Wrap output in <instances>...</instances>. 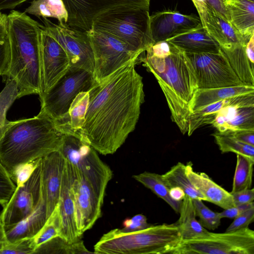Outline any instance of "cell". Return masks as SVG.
<instances>
[{"label":"cell","mask_w":254,"mask_h":254,"mask_svg":"<svg viewBox=\"0 0 254 254\" xmlns=\"http://www.w3.org/2000/svg\"><path fill=\"white\" fill-rule=\"evenodd\" d=\"M138 62H128L88 91L89 103L79 137L103 155L113 154L136 127L144 101Z\"/></svg>","instance_id":"obj_1"},{"label":"cell","mask_w":254,"mask_h":254,"mask_svg":"<svg viewBox=\"0 0 254 254\" xmlns=\"http://www.w3.org/2000/svg\"><path fill=\"white\" fill-rule=\"evenodd\" d=\"M170 44V49L161 55L146 51V54L140 56L138 62L142 63L157 79L165 95L171 119L184 134L187 132L190 105L198 86L194 69L187 54Z\"/></svg>","instance_id":"obj_2"},{"label":"cell","mask_w":254,"mask_h":254,"mask_svg":"<svg viewBox=\"0 0 254 254\" xmlns=\"http://www.w3.org/2000/svg\"><path fill=\"white\" fill-rule=\"evenodd\" d=\"M41 26L25 12L12 10L6 16L10 59L5 76L16 83L18 98L41 93Z\"/></svg>","instance_id":"obj_3"},{"label":"cell","mask_w":254,"mask_h":254,"mask_svg":"<svg viewBox=\"0 0 254 254\" xmlns=\"http://www.w3.org/2000/svg\"><path fill=\"white\" fill-rule=\"evenodd\" d=\"M64 133L43 111L32 118L9 121L0 137V161L9 174L18 165L59 151Z\"/></svg>","instance_id":"obj_4"},{"label":"cell","mask_w":254,"mask_h":254,"mask_svg":"<svg viewBox=\"0 0 254 254\" xmlns=\"http://www.w3.org/2000/svg\"><path fill=\"white\" fill-rule=\"evenodd\" d=\"M182 238L177 222L150 225L133 232L120 229L104 234L94 247V254H172L181 244Z\"/></svg>","instance_id":"obj_5"},{"label":"cell","mask_w":254,"mask_h":254,"mask_svg":"<svg viewBox=\"0 0 254 254\" xmlns=\"http://www.w3.org/2000/svg\"><path fill=\"white\" fill-rule=\"evenodd\" d=\"M91 29L109 33L142 53L154 44L148 9L122 7L111 10L96 18Z\"/></svg>","instance_id":"obj_6"},{"label":"cell","mask_w":254,"mask_h":254,"mask_svg":"<svg viewBox=\"0 0 254 254\" xmlns=\"http://www.w3.org/2000/svg\"><path fill=\"white\" fill-rule=\"evenodd\" d=\"M72 166L76 217L78 232L81 236L101 216L108 182L93 172Z\"/></svg>","instance_id":"obj_7"},{"label":"cell","mask_w":254,"mask_h":254,"mask_svg":"<svg viewBox=\"0 0 254 254\" xmlns=\"http://www.w3.org/2000/svg\"><path fill=\"white\" fill-rule=\"evenodd\" d=\"M92 72L70 66L65 73L46 92L40 96L41 110L56 122L65 119L77 95L89 91L95 83Z\"/></svg>","instance_id":"obj_8"},{"label":"cell","mask_w":254,"mask_h":254,"mask_svg":"<svg viewBox=\"0 0 254 254\" xmlns=\"http://www.w3.org/2000/svg\"><path fill=\"white\" fill-rule=\"evenodd\" d=\"M87 33L93 53V74L96 82L101 81L128 62L138 61L143 54L106 32L91 29Z\"/></svg>","instance_id":"obj_9"},{"label":"cell","mask_w":254,"mask_h":254,"mask_svg":"<svg viewBox=\"0 0 254 254\" xmlns=\"http://www.w3.org/2000/svg\"><path fill=\"white\" fill-rule=\"evenodd\" d=\"M254 254V232L248 227L196 239L182 240L173 254Z\"/></svg>","instance_id":"obj_10"},{"label":"cell","mask_w":254,"mask_h":254,"mask_svg":"<svg viewBox=\"0 0 254 254\" xmlns=\"http://www.w3.org/2000/svg\"><path fill=\"white\" fill-rule=\"evenodd\" d=\"M186 54L194 69L198 89L245 84L239 79L221 49L216 53Z\"/></svg>","instance_id":"obj_11"},{"label":"cell","mask_w":254,"mask_h":254,"mask_svg":"<svg viewBox=\"0 0 254 254\" xmlns=\"http://www.w3.org/2000/svg\"><path fill=\"white\" fill-rule=\"evenodd\" d=\"M43 27L65 50L70 66L83 68L93 73L94 56L87 32L69 27L65 23L55 24L48 18H40Z\"/></svg>","instance_id":"obj_12"},{"label":"cell","mask_w":254,"mask_h":254,"mask_svg":"<svg viewBox=\"0 0 254 254\" xmlns=\"http://www.w3.org/2000/svg\"><path fill=\"white\" fill-rule=\"evenodd\" d=\"M68 14L67 25L83 31L92 29L99 16L122 7L149 9L150 0H62Z\"/></svg>","instance_id":"obj_13"},{"label":"cell","mask_w":254,"mask_h":254,"mask_svg":"<svg viewBox=\"0 0 254 254\" xmlns=\"http://www.w3.org/2000/svg\"><path fill=\"white\" fill-rule=\"evenodd\" d=\"M41 161L23 185L16 189L0 214L4 228L17 223L37 207L42 195Z\"/></svg>","instance_id":"obj_14"},{"label":"cell","mask_w":254,"mask_h":254,"mask_svg":"<svg viewBox=\"0 0 254 254\" xmlns=\"http://www.w3.org/2000/svg\"><path fill=\"white\" fill-rule=\"evenodd\" d=\"M41 34V93L48 91L70 67L68 56L63 47L43 28Z\"/></svg>","instance_id":"obj_15"},{"label":"cell","mask_w":254,"mask_h":254,"mask_svg":"<svg viewBox=\"0 0 254 254\" xmlns=\"http://www.w3.org/2000/svg\"><path fill=\"white\" fill-rule=\"evenodd\" d=\"M201 24L199 16L196 15L184 14L171 9L150 15V27L154 44L194 29Z\"/></svg>","instance_id":"obj_16"},{"label":"cell","mask_w":254,"mask_h":254,"mask_svg":"<svg viewBox=\"0 0 254 254\" xmlns=\"http://www.w3.org/2000/svg\"><path fill=\"white\" fill-rule=\"evenodd\" d=\"M73 168L71 164L64 159L60 196L59 201L61 222V234L69 243L80 239L76 217L72 183Z\"/></svg>","instance_id":"obj_17"},{"label":"cell","mask_w":254,"mask_h":254,"mask_svg":"<svg viewBox=\"0 0 254 254\" xmlns=\"http://www.w3.org/2000/svg\"><path fill=\"white\" fill-rule=\"evenodd\" d=\"M64 158L59 151L42 158V191L48 218L59 203Z\"/></svg>","instance_id":"obj_18"},{"label":"cell","mask_w":254,"mask_h":254,"mask_svg":"<svg viewBox=\"0 0 254 254\" xmlns=\"http://www.w3.org/2000/svg\"><path fill=\"white\" fill-rule=\"evenodd\" d=\"M211 125L221 133L254 130V102L240 103L223 108Z\"/></svg>","instance_id":"obj_19"},{"label":"cell","mask_w":254,"mask_h":254,"mask_svg":"<svg viewBox=\"0 0 254 254\" xmlns=\"http://www.w3.org/2000/svg\"><path fill=\"white\" fill-rule=\"evenodd\" d=\"M186 173L192 185L205 197L206 201L224 209L236 206L230 192L217 184L206 174L194 171L191 162L186 165Z\"/></svg>","instance_id":"obj_20"},{"label":"cell","mask_w":254,"mask_h":254,"mask_svg":"<svg viewBox=\"0 0 254 254\" xmlns=\"http://www.w3.org/2000/svg\"><path fill=\"white\" fill-rule=\"evenodd\" d=\"M166 41L188 54L216 53L221 50L219 44L206 32L202 24Z\"/></svg>","instance_id":"obj_21"},{"label":"cell","mask_w":254,"mask_h":254,"mask_svg":"<svg viewBox=\"0 0 254 254\" xmlns=\"http://www.w3.org/2000/svg\"><path fill=\"white\" fill-rule=\"evenodd\" d=\"M229 22L247 41L254 34V1L223 0Z\"/></svg>","instance_id":"obj_22"},{"label":"cell","mask_w":254,"mask_h":254,"mask_svg":"<svg viewBox=\"0 0 254 254\" xmlns=\"http://www.w3.org/2000/svg\"><path fill=\"white\" fill-rule=\"evenodd\" d=\"M47 219L46 204L42 193L37 207L30 214L15 224L4 228L8 241L33 237Z\"/></svg>","instance_id":"obj_23"},{"label":"cell","mask_w":254,"mask_h":254,"mask_svg":"<svg viewBox=\"0 0 254 254\" xmlns=\"http://www.w3.org/2000/svg\"><path fill=\"white\" fill-rule=\"evenodd\" d=\"M254 94V86H240L211 89H198L190 105L191 114L211 103L236 96Z\"/></svg>","instance_id":"obj_24"},{"label":"cell","mask_w":254,"mask_h":254,"mask_svg":"<svg viewBox=\"0 0 254 254\" xmlns=\"http://www.w3.org/2000/svg\"><path fill=\"white\" fill-rule=\"evenodd\" d=\"M253 101L254 94H251L222 100L202 107L190 114L187 133L190 136L198 127L205 125L211 124L218 112L225 107Z\"/></svg>","instance_id":"obj_25"},{"label":"cell","mask_w":254,"mask_h":254,"mask_svg":"<svg viewBox=\"0 0 254 254\" xmlns=\"http://www.w3.org/2000/svg\"><path fill=\"white\" fill-rule=\"evenodd\" d=\"M180 218L176 222L183 240L199 239L206 236L209 231L196 218L192 199L185 195L182 200Z\"/></svg>","instance_id":"obj_26"},{"label":"cell","mask_w":254,"mask_h":254,"mask_svg":"<svg viewBox=\"0 0 254 254\" xmlns=\"http://www.w3.org/2000/svg\"><path fill=\"white\" fill-rule=\"evenodd\" d=\"M246 44L232 45L221 49L239 79L245 84L254 86V64L247 56Z\"/></svg>","instance_id":"obj_27"},{"label":"cell","mask_w":254,"mask_h":254,"mask_svg":"<svg viewBox=\"0 0 254 254\" xmlns=\"http://www.w3.org/2000/svg\"><path fill=\"white\" fill-rule=\"evenodd\" d=\"M199 15L202 26L206 32L216 40L220 47L225 44L219 24L221 15L213 9L207 0H191Z\"/></svg>","instance_id":"obj_28"},{"label":"cell","mask_w":254,"mask_h":254,"mask_svg":"<svg viewBox=\"0 0 254 254\" xmlns=\"http://www.w3.org/2000/svg\"><path fill=\"white\" fill-rule=\"evenodd\" d=\"M40 18H54L59 23H67L68 14L62 0H33L25 10Z\"/></svg>","instance_id":"obj_29"},{"label":"cell","mask_w":254,"mask_h":254,"mask_svg":"<svg viewBox=\"0 0 254 254\" xmlns=\"http://www.w3.org/2000/svg\"><path fill=\"white\" fill-rule=\"evenodd\" d=\"M132 177L163 199L176 212L179 213L182 201H177L171 198L169 192L170 189L163 180L161 175L145 171L139 174L133 175Z\"/></svg>","instance_id":"obj_30"},{"label":"cell","mask_w":254,"mask_h":254,"mask_svg":"<svg viewBox=\"0 0 254 254\" xmlns=\"http://www.w3.org/2000/svg\"><path fill=\"white\" fill-rule=\"evenodd\" d=\"M162 177L169 189L180 188L192 199H200L206 201L205 197L192 185L186 173V165L178 162Z\"/></svg>","instance_id":"obj_31"},{"label":"cell","mask_w":254,"mask_h":254,"mask_svg":"<svg viewBox=\"0 0 254 254\" xmlns=\"http://www.w3.org/2000/svg\"><path fill=\"white\" fill-rule=\"evenodd\" d=\"M88 103V91L81 92L75 97L68 111L66 122L70 133L79 137L85 122Z\"/></svg>","instance_id":"obj_32"},{"label":"cell","mask_w":254,"mask_h":254,"mask_svg":"<svg viewBox=\"0 0 254 254\" xmlns=\"http://www.w3.org/2000/svg\"><path fill=\"white\" fill-rule=\"evenodd\" d=\"M35 254H86L94 253L89 251L80 239L69 243L63 237L58 236L36 248L33 253Z\"/></svg>","instance_id":"obj_33"},{"label":"cell","mask_w":254,"mask_h":254,"mask_svg":"<svg viewBox=\"0 0 254 254\" xmlns=\"http://www.w3.org/2000/svg\"><path fill=\"white\" fill-rule=\"evenodd\" d=\"M254 164V158L237 154V163L230 193L251 189Z\"/></svg>","instance_id":"obj_34"},{"label":"cell","mask_w":254,"mask_h":254,"mask_svg":"<svg viewBox=\"0 0 254 254\" xmlns=\"http://www.w3.org/2000/svg\"><path fill=\"white\" fill-rule=\"evenodd\" d=\"M61 222L58 203L44 225L31 238L32 244L34 250L50 240L58 236H61Z\"/></svg>","instance_id":"obj_35"},{"label":"cell","mask_w":254,"mask_h":254,"mask_svg":"<svg viewBox=\"0 0 254 254\" xmlns=\"http://www.w3.org/2000/svg\"><path fill=\"white\" fill-rule=\"evenodd\" d=\"M222 153L233 152L254 158V146L245 143L227 133L213 134Z\"/></svg>","instance_id":"obj_36"},{"label":"cell","mask_w":254,"mask_h":254,"mask_svg":"<svg viewBox=\"0 0 254 254\" xmlns=\"http://www.w3.org/2000/svg\"><path fill=\"white\" fill-rule=\"evenodd\" d=\"M6 85L0 93V137L9 123L6 118L7 111L18 98L17 84L13 79L6 80Z\"/></svg>","instance_id":"obj_37"},{"label":"cell","mask_w":254,"mask_h":254,"mask_svg":"<svg viewBox=\"0 0 254 254\" xmlns=\"http://www.w3.org/2000/svg\"><path fill=\"white\" fill-rule=\"evenodd\" d=\"M196 216L199 218V222L205 228L211 230L217 229L220 224L221 218L218 212L210 209L200 199H192Z\"/></svg>","instance_id":"obj_38"},{"label":"cell","mask_w":254,"mask_h":254,"mask_svg":"<svg viewBox=\"0 0 254 254\" xmlns=\"http://www.w3.org/2000/svg\"><path fill=\"white\" fill-rule=\"evenodd\" d=\"M42 158L20 164L16 166L10 173V177L16 187L23 185L32 176L40 164Z\"/></svg>","instance_id":"obj_39"},{"label":"cell","mask_w":254,"mask_h":254,"mask_svg":"<svg viewBox=\"0 0 254 254\" xmlns=\"http://www.w3.org/2000/svg\"><path fill=\"white\" fill-rule=\"evenodd\" d=\"M16 189L9 173L0 161V205L7 204Z\"/></svg>","instance_id":"obj_40"},{"label":"cell","mask_w":254,"mask_h":254,"mask_svg":"<svg viewBox=\"0 0 254 254\" xmlns=\"http://www.w3.org/2000/svg\"><path fill=\"white\" fill-rule=\"evenodd\" d=\"M34 248L31 238L23 239L14 242H7L0 250V254H33Z\"/></svg>","instance_id":"obj_41"},{"label":"cell","mask_w":254,"mask_h":254,"mask_svg":"<svg viewBox=\"0 0 254 254\" xmlns=\"http://www.w3.org/2000/svg\"><path fill=\"white\" fill-rule=\"evenodd\" d=\"M10 59L9 41L6 33L0 35V75H5Z\"/></svg>","instance_id":"obj_42"},{"label":"cell","mask_w":254,"mask_h":254,"mask_svg":"<svg viewBox=\"0 0 254 254\" xmlns=\"http://www.w3.org/2000/svg\"><path fill=\"white\" fill-rule=\"evenodd\" d=\"M254 219V207H253L234 218V221L226 229V232L248 227L249 224L253 222Z\"/></svg>","instance_id":"obj_43"},{"label":"cell","mask_w":254,"mask_h":254,"mask_svg":"<svg viewBox=\"0 0 254 254\" xmlns=\"http://www.w3.org/2000/svg\"><path fill=\"white\" fill-rule=\"evenodd\" d=\"M123 232H130L145 229L150 226L147 222L146 217L142 214H137L130 219L125 220L123 223Z\"/></svg>","instance_id":"obj_44"},{"label":"cell","mask_w":254,"mask_h":254,"mask_svg":"<svg viewBox=\"0 0 254 254\" xmlns=\"http://www.w3.org/2000/svg\"><path fill=\"white\" fill-rule=\"evenodd\" d=\"M254 207V201L242 204H239L234 207L224 209L221 212H218L221 218H234L251 208Z\"/></svg>","instance_id":"obj_45"},{"label":"cell","mask_w":254,"mask_h":254,"mask_svg":"<svg viewBox=\"0 0 254 254\" xmlns=\"http://www.w3.org/2000/svg\"><path fill=\"white\" fill-rule=\"evenodd\" d=\"M235 205L250 203L254 201V189H249L231 193Z\"/></svg>","instance_id":"obj_46"},{"label":"cell","mask_w":254,"mask_h":254,"mask_svg":"<svg viewBox=\"0 0 254 254\" xmlns=\"http://www.w3.org/2000/svg\"><path fill=\"white\" fill-rule=\"evenodd\" d=\"M225 133L233 135L245 143L254 146V130H238Z\"/></svg>","instance_id":"obj_47"},{"label":"cell","mask_w":254,"mask_h":254,"mask_svg":"<svg viewBox=\"0 0 254 254\" xmlns=\"http://www.w3.org/2000/svg\"><path fill=\"white\" fill-rule=\"evenodd\" d=\"M207 0L213 8V9H215L224 19L229 22L224 5L223 3V0Z\"/></svg>","instance_id":"obj_48"},{"label":"cell","mask_w":254,"mask_h":254,"mask_svg":"<svg viewBox=\"0 0 254 254\" xmlns=\"http://www.w3.org/2000/svg\"><path fill=\"white\" fill-rule=\"evenodd\" d=\"M27 0H0V11L7 9H13Z\"/></svg>","instance_id":"obj_49"},{"label":"cell","mask_w":254,"mask_h":254,"mask_svg":"<svg viewBox=\"0 0 254 254\" xmlns=\"http://www.w3.org/2000/svg\"><path fill=\"white\" fill-rule=\"evenodd\" d=\"M246 53L247 56L251 62L254 63V34L252 35L246 45Z\"/></svg>","instance_id":"obj_50"},{"label":"cell","mask_w":254,"mask_h":254,"mask_svg":"<svg viewBox=\"0 0 254 254\" xmlns=\"http://www.w3.org/2000/svg\"><path fill=\"white\" fill-rule=\"evenodd\" d=\"M169 192L171 198L177 201H182L185 195L183 190L178 187L170 188Z\"/></svg>","instance_id":"obj_51"},{"label":"cell","mask_w":254,"mask_h":254,"mask_svg":"<svg viewBox=\"0 0 254 254\" xmlns=\"http://www.w3.org/2000/svg\"><path fill=\"white\" fill-rule=\"evenodd\" d=\"M7 242L8 240L6 237L4 226L0 219V250L3 248Z\"/></svg>","instance_id":"obj_52"},{"label":"cell","mask_w":254,"mask_h":254,"mask_svg":"<svg viewBox=\"0 0 254 254\" xmlns=\"http://www.w3.org/2000/svg\"><path fill=\"white\" fill-rule=\"evenodd\" d=\"M6 16L0 11V35L6 33Z\"/></svg>","instance_id":"obj_53"},{"label":"cell","mask_w":254,"mask_h":254,"mask_svg":"<svg viewBox=\"0 0 254 254\" xmlns=\"http://www.w3.org/2000/svg\"><path fill=\"white\" fill-rule=\"evenodd\" d=\"M249 0L254 1V0Z\"/></svg>","instance_id":"obj_54"}]
</instances>
